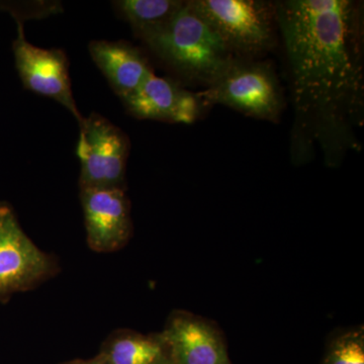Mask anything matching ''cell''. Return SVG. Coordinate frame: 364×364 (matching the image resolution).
<instances>
[{"instance_id": "cell-1", "label": "cell", "mask_w": 364, "mask_h": 364, "mask_svg": "<svg viewBox=\"0 0 364 364\" xmlns=\"http://www.w3.org/2000/svg\"><path fill=\"white\" fill-rule=\"evenodd\" d=\"M294 105L291 158L309 161L316 149L336 167L360 149L363 124V11L351 0L274 1Z\"/></svg>"}, {"instance_id": "cell-2", "label": "cell", "mask_w": 364, "mask_h": 364, "mask_svg": "<svg viewBox=\"0 0 364 364\" xmlns=\"http://www.w3.org/2000/svg\"><path fill=\"white\" fill-rule=\"evenodd\" d=\"M144 43L181 80L205 88L237 58L189 0L168 25Z\"/></svg>"}, {"instance_id": "cell-3", "label": "cell", "mask_w": 364, "mask_h": 364, "mask_svg": "<svg viewBox=\"0 0 364 364\" xmlns=\"http://www.w3.org/2000/svg\"><path fill=\"white\" fill-rule=\"evenodd\" d=\"M208 107L225 105L253 119L279 122L284 100L270 62L236 58L215 82L200 91Z\"/></svg>"}, {"instance_id": "cell-4", "label": "cell", "mask_w": 364, "mask_h": 364, "mask_svg": "<svg viewBox=\"0 0 364 364\" xmlns=\"http://www.w3.org/2000/svg\"><path fill=\"white\" fill-rule=\"evenodd\" d=\"M237 58L256 59L277 45L274 2L189 0Z\"/></svg>"}, {"instance_id": "cell-5", "label": "cell", "mask_w": 364, "mask_h": 364, "mask_svg": "<svg viewBox=\"0 0 364 364\" xmlns=\"http://www.w3.org/2000/svg\"><path fill=\"white\" fill-rule=\"evenodd\" d=\"M58 258L41 250L21 228L13 207L0 202V301L54 279Z\"/></svg>"}, {"instance_id": "cell-6", "label": "cell", "mask_w": 364, "mask_h": 364, "mask_svg": "<svg viewBox=\"0 0 364 364\" xmlns=\"http://www.w3.org/2000/svg\"><path fill=\"white\" fill-rule=\"evenodd\" d=\"M79 128L76 155L81 166L80 188H126L128 136L95 112L85 117Z\"/></svg>"}, {"instance_id": "cell-7", "label": "cell", "mask_w": 364, "mask_h": 364, "mask_svg": "<svg viewBox=\"0 0 364 364\" xmlns=\"http://www.w3.org/2000/svg\"><path fill=\"white\" fill-rule=\"evenodd\" d=\"M18 23V37L13 51L16 70L26 90L53 98L75 117L78 124L83 117L72 95L69 63L65 53L60 49H43L26 39L23 23Z\"/></svg>"}, {"instance_id": "cell-8", "label": "cell", "mask_w": 364, "mask_h": 364, "mask_svg": "<svg viewBox=\"0 0 364 364\" xmlns=\"http://www.w3.org/2000/svg\"><path fill=\"white\" fill-rule=\"evenodd\" d=\"M80 200L88 247L97 253L123 249L133 236L126 188H80Z\"/></svg>"}, {"instance_id": "cell-9", "label": "cell", "mask_w": 364, "mask_h": 364, "mask_svg": "<svg viewBox=\"0 0 364 364\" xmlns=\"http://www.w3.org/2000/svg\"><path fill=\"white\" fill-rule=\"evenodd\" d=\"M162 333L172 364H233L224 332L214 321L188 311L174 310Z\"/></svg>"}, {"instance_id": "cell-10", "label": "cell", "mask_w": 364, "mask_h": 364, "mask_svg": "<svg viewBox=\"0 0 364 364\" xmlns=\"http://www.w3.org/2000/svg\"><path fill=\"white\" fill-rule=\"evenodd\" d=\"M122 102L127 111L138 119L172 124L195 123L208 107L200 93L186 90L174 79L154 73Z\"/></svg>"}, {"instance_id": "cell-11", "label": "cell", "mask_w": 364, "mask_h": 364, "mask_svg": "<svg viewBox=\"0 0 364 364\" xmlns=\"http://www.w3.org/2000/svg\"><path fill=\"white\" fill-rule=\"evenodd\" d=\"M88 48L93 62L121 100L135 92L154 73L142 51L126 41H92Z\"/></svg>"}, {"instance_id": "cell-12", "label": "cell", "mask_w": 364, "mask_h": 364, "mask_svg": "<svg viewBox=\"0 0 364 364\" xmlns=\"http://www.w3.org/2000/svg\"><path fill=\"white\" fill-rule=\"evenodd\" d=\"M98 353L109 364H172L162 331L142 334L126 328L114 330Z\"/></svg>"}, {"instance_id": "cell-13", "label": "cell", "mask_w": 364, "mask_h": 364, "mask_svg": "<svg viewBox=\"0 0 364 364\" xmlns=\"http://www.w3.org/2000/svg\"><path fill=\"white\" fill-rule=\"evenodd\" d=\"M184 0H117L114 9L143 42L162 31L183 6Z\"/></svg>"}, {"instance_id": "cell-14", "label": "cell", "mask_w": 364, "mask_h": 364, "mask_svg": "<svg viewBox=\"0 0 364 364\" xmlns=\"http://www.w3.org/2000/svg\"><path fill=\"white\" fill-rule=\"evenodd\" d=\"M322 364H364L363 326L334 332Z\"/></svg>"}, {"instance_id": "cell-15", "label": "cell", "mask_w": 364, "mask_h": 364, "mask_svg": "<svg viewBox=\"0 0 364 364\" xmlns=\"http://www.w3.org/2000/svg\"><path fill=\"white\" fill-rule=\"evenodd\" d=\"M61 364H109L107 363V359L98 353L97 356L90 359H74V360L66 361Z\"/></svg>"}]
</instances>
